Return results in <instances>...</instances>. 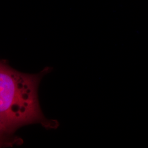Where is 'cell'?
<instances>
[{"mask_svg": "<svg viewBox=\"0 0 148 148\" xmlns=\"http://www.w3.org/2000/svg\"><path fill=\"white\" fill-rule=\"evenodd\" d=\"M13 132L7 126L5 122L0 116V136H11Z\"/></svg>", "mask_w": 148, "mask_h": 148, "instance_id": "obj_2", "label": "cell"}, {"mask_svg": "<svg viewBox=\"0 0 148 148\" xmlns=\"http://www.w3.org/2000/svg\"><path fill=\"white\" fill-rule=\"evenodd\" d=\"M16 142L17 141L11 139L10 136H0V148L5 146L13 145V143Z\"/></svg>", "mask_w": 148, "mask_h": 148, "instance_id": "obj_3", "label": "cell"}, {"mask_svg": "<svg viewBox=\"0 0 148 148\" xmlns=\"http://www.w3.org/2000/svg\"><path fill=\"white\" fill-rule=\"evenodd\" d=\"M49 68L40 73H23L0 60V116L12 132L23 126L39 123L56 128L58 122L45 116L38 95L39 84Z\"/></svg>", "mask_w": 148, "mask_h": 148, "instance_id": "obj_1", "label": "cell"}]
</instances>
